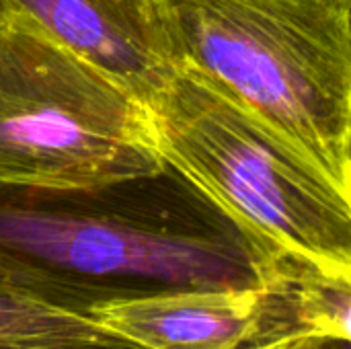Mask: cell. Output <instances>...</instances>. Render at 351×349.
Wrapping results in <instances>:
<instances>
[{
    "instance_id": "8",
    "label": "cell",
    "mask_w": 351,
    "mask_h": 349,
    "mask_svg": "<svg viewBox=\"0 0 351 349\" xmlns=\"http://www.w3.org/2000/svg\"><path fill=\"white\" fill-rule=\"evenodd\" d=\"M313 335L351 341V272L325 269L280 251L274 276L259 294L253 349Z\"/></svg>"
},
{
    "instance_id": "6",
    "label": "cell",
    "mask_w": 351,
    "mask_h": 349,
    "mask_svg": "<svg viewBox=\"0 0 351 349\" xmlns=\"http://www.w3.org/2000/svg\"><path fill=\"white\" fill-rule=\"evenodd\" d=\"M259 294L165 288L113 294L88 315L140 349H253Z\"/></svg>"
},
{
    "instance_id": "4",
    "label": "cell",
    "mask_w": 351,
    "mask_h": 349,
    "mask_svg": "<svg viewBox=\"0 0 351 349\" xmlns=\"http://www.w3.org/2000/svg\"><path fill=\"white\" fill-rule=\"evenodd\" d=\"M167 171L144 103L0 12V193L99 195Z\"/></svg>"
},
{
    "instance_id": "9",
    "label": "cell",
    "mask_w": 351,
    "mask_h": 349,
    "mask_svg": "<svg viewBox=\"0 0 351 349\" xmlns=\"http://www.w3.org/2000/svg\"><path fill=\"white\" fill-rule=\"evenodd\" d=\"M271 349H351V341L341 337L313 335V337H298Z\"/></svg>"
},
{
    "instance_id": "1",
    "label": "cell",
    "mask_w": 351,
    "mask_h": 349,
    "mask_svg": "<svg viewBox=\"0 0 351 349\" xmlns=\"http://www.w3.org/2000/svg\"><path fill=\"white\" fill-rule=\"evenodd\" d=\"M280 251L183 177L162 208L140 216L35 193L0 200V261L101 296L132 294L125 284L261 292Z\"/></svg>"
},
{
    "instance_id": "3",
    "label": "cell",
    "mask_w": 351,
    "mask_h": 349,
    "mask_svg": "<svg viewBox=\"0 0 351 349\" xmlns=\"http://www.w3.org/2000/svg\"><path fill=\"white\" fill-rule=\"evenodd\" d=\"M165 165L282 251L351 272V195L302 148L179 64L148 105Z\"/></svg>"
},
{
    "instance_id": "5",
    "label": "cell",
    "mask_w": 351,
    "mask_h": 349,
    "mask_svg": "<svg viewBox=\"0 0 351 349\" xmlns=\"http://www.w3.org/2000/svg\"><path fill=\"white\" fill-rule=\"evenodd\" d=\"M148 105L179 68L162 0H0Z\"/></svg>"
},
{
    "instance_id": "7",
    "label": "cell",
    "mask_w": 351,
    "mask_h": 349,
    "mask_svg": "<svg viewBox=\"0 0 351 349\" xmlns=\"http://www.w3.org/2000/svg\"><path fill=\"white\" fill-rule=\"evenodd\" d=\"M95 300L0 261V348L140 349L88 315Z\"/></svg>"
},
{
    "instance_id": "2",
    "label": "cell",
    "mask_w": 351,
    "mask_h": 349,
    "mask_svg": "<svg viewBox=\"0 0 351 349\" xmlns=\"http://www.w3.org/2000/svg\"><path fill=\"white\" fill-rule=\"evenodd\" d=\"M185 64L351 195V0H162Z\"/></svg>"
},
{
    "instance_id": "10",
    "label": "cell",
    "mask_w": 351,
    "mask_h": 349,
    "mask_svg": "<svg viewBox=\"0 0 351 349\" xmlns=\"http://www.w3.org/2000/svg\"><path fill=\"white\" fill-rule=\"evenodd\" d=\"M0 349H2V348H0Z\"/></svg>"
}]
</instances>
